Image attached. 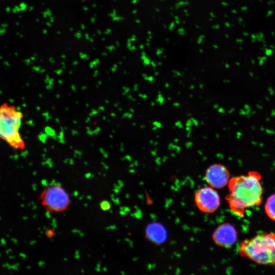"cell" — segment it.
<instances>
[{"label":"cell","instance_id":"obj_1","mask_svg":"<svg viewBox=\"0 0 275 275\" xmlns=\"http://www.w3.org/2000/svg\"><path fill=\"white\" fill-rule=\"evenodd\" d=\"M261 179L259 173L251 172L247 175L230 179L228 184L229 194L226 199L233 213L242 217L246 209L261 204L263 191Z\"/></svg>","mask_w":275,"mask_h":275},{"label":"cell","instance_id":"obj_2","mask_svg":"<svg viewBox=\"0 0 275 275\" xmlns=\"http://www.w3.org/2000/svg\"><path fill=\"white\" fill-rule=\"evenodd\" d=\"M239 253L259 265L275 266V234L262 233L240 244Z\"/></svg>","mask_w":275,"mask_h":275},{"label":"cell","instance_id":"obj_3","mask_svg":"<svg viewBox=\"0 0 275 275\" xmlns=\"http://www.w3.org/2000/svg\"><path fill=\"white\" fill-rule=\"evenodd\" d=\"M23 117L14 105L4 103L0 106V139L16 150H23L25 146L19 132Z\"/></svg>","mask_w":275,"mask_h":275},{"label":"cell","instance_id":"obj_4","mask_svg":"<svg viewBox=\"0 0 275 275\" xmlns=\"http://www.w3.org/2000/svg\"><path fill=\"white\" fill-rule=\"evenodd\" d=\"M40 199L44 206L55 212L63 211L70 203L68 194L61 187L57 185L45 189L41 195Z\"/></svg>","mask_w":275,"mask_h":275},{"label":"cell","instance_id":"obj_5","mask_svg":"<svg viewBox=\"0 0 275 275\" xmlns=\"http://www.w3.org/2000/svg\"><path fill=\"white\" fill-rule=\"evenodd\" d=\"M197 206L204 213H211L216 211L220 204V196L212 187L201 188L195 196Z\"/></svg>","mask_w":275,"mask_h":275},{"label":"cell","instance_id":"obj_6","mask_svg":"<svg viewBox=\"0 0 275 275\" xmlns=\"http://www.w3.org/2000/svg\"><path fill=\"white\" fill-rule=\"evenodd\" d=\"M205 180L211 187L221 189L228 184L230 174L224 165L213 164L207 168L205 176Z\"/></svg>","mask_w":275,"mask_h":275},{"label":"cell","instance_id":"obj_7","mask_svg":"<svg viewBox=\"0 0 275 275\" xmlns=\"http://www.w3.org/2000/svg\"><path fill=\"white\" fill-rule=\"evenodd\" d=\"M237 233L235 227L229 223L219 226L213 235V241L221 247H230L236 242Z\"/></svg>","mask_w":275,"mask_h":275},{"label":"cell","instance_id":"obj_8","mask_svg":"<svg viewBox=\"0 0 275 275\" xmlns=\"http://www.w3.org/2000/svg\"><path fill=\"white\" fill-rule=\"evenodd\" d=\"M147 234L151 240L155 242L162 241L165 237V232L162 227L158 225H152L147 230Z\"/></svg>","mask_w":275,"mask_h":275},{"label":"cell","instance_id":"obj_9","mask_svg":"<svg viewBox=\"0 0 275 275\" xmlns=\"http://www.w3.org/2000/svg\"><path fill=\"white\" fill-rule=\"evenodd\" d=\"M265 211L269 217L275 221V194L271 195L267 200Z\"/></svg>","mask_w":275,"mask_h":275},{"label":"cell","instance_id":"obj_10","mask_svg":"<svg viewBox=\"0 0 275 275\" xmlns=\"http://www.w3.org/2000/svg\"><path fill=\"white\" fill-rule=\"evenodd\" d=\"M110 204L108 201H103L101 204L100 207L104 211H107L110 208Z\"/></svg>","mask_w":275,"mask_h":275},{"label":"cell","instance_id":"obj_11","mask_svg":"<svg viewBox=\"0 0 275 275\" xmlns=\"http://www.w3.org/2000/svg\"><path fill=\"white\" fill-rule=\"evenodd\" d=\"M79 1H85L86 0H79Z\"/></svg>","mask_w":275,"mask_h":275}]
</instances>
